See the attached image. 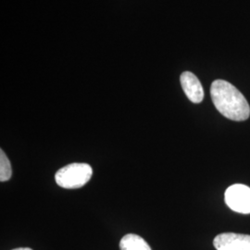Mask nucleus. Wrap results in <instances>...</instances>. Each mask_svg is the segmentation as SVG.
I'll return each instance as SVG.
<instances>
[{"label":"nucleus","instance_id":"nucleus-1","mask_svg":"<svg viewBox=\"0 0 250 250\" xmlns=\"http://www.w3.org/2000/svg\"><path fill=\"white\" fill-rule=\"evenodd\" d=\"M210 95L215 107L225 118L235 122H243L250 118L248 100L229 82L215 80L210 86Z\"/></svg>","mask_w":250,"mask_h":250},{"label":"nucleus","instance_id":"nucleus-2","mask_svg":"<svg viewBox=\"0 0 250 250\" xmlns=\"http://www.w3.org/2000/svg\"><path fill=\"white\" fill-rule=\"evenodd\" d=\"M93 175V169L87 163H71L56 172V183L61 188L76 189L83 187Z\"/></svg>","mask_w":250,"mask_h":250},{"label":"nucleus","instance_id":"nucleus-3","mask_svg":"<svg viewBox=\"0 0 250 250\" xmlns=\"http://www.w3.org/2000/svg\"><path fill=\"white\" fill-rule=\"evenodd\" d=\"M225 203L232 210L242 213H250V188L245 185H232L225 191Z\"/></svg>","mask_w":250,"mask_h":250},{"label":"nucleus","instance_id":"nucleus-4","mask_svg":"<svg viewBox=\"0 0 250 250\" xmlns=\"http://www.w3.org/2000/svg\"><path fill=\"white\" fill-rule=\"evenodd\" d=\"M213 245L217 250H250V235L224 232L215 237Z\"/></svg>","mask_w":250,"mask_h":250},{"label":"nucleus","instance_id":"nucleus-5","mask_svg":"<svg viewBox=\"0 0 250 250\" xmlns=\"http://www.w3.org/2000/svg\"><path fill=\"white\" fill-rule=\"evenodd\" d=\"M181 85L188 99L195 103L198 104L204 99V90L200 81L197 76L191 72H183L180 76Z\"/></svg>","mask_w":250,"mask_h":250},{"label":"nucleus","instance_id":"nucleus-6","mask_svg":"<svg viewBox=\"0 0 250 250\" xmlns=\"http://www.w3.org/2000/svg\"><path fill=\"white\" fill-rule=\"evenodd\" d=\"M121 250H151L149 245L141 236L128 233L120 242Z\"/></svg>","mask_w":250,"mask_h":250},{"label":"nucleus","instance_id":"nucleus-7","mask_svg":"<svg viewBox=\"0 0 250 250\" xmlns=\"http://www.w3.org/2000/svg\"><path fill=\"white\" fill-rule=\"evenodd\" d=\"M12 175L10 161L3 149L0 150V181H9Z\"/></svg>","mask_w":250,"mask_h":250},{"label":"nucleus","instance_id":"nucleus-8","mask_svg":"<svg viewBox=\"0 0 250 250\" xmlns=\"http://www.w3.org/2000/svg\"><path fill=\"white\" fill-rule=\"evenodd\" d=\"M31 250V249H29V248H19V249H15V250Z\"/></svg>","mask_w":250,"mask_h":250}]
</instances>
